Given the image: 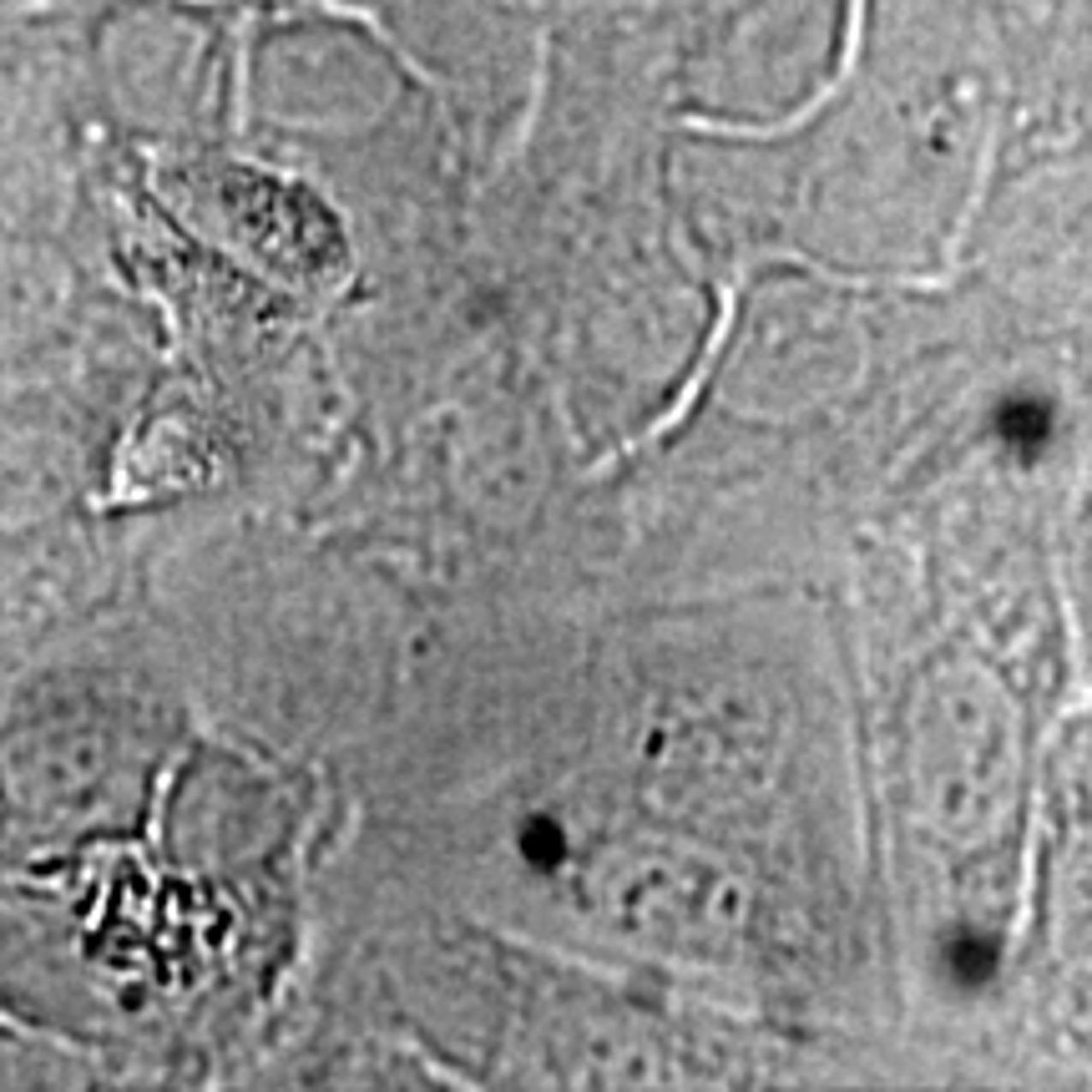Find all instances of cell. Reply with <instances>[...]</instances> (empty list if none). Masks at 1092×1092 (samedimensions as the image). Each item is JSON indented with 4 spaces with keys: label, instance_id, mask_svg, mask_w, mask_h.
Returning <instances> with one entry per match:
<instances>
[{
    "label": "cell",
    "instance_id": "6da1fadb",
    "mask_svg": "<svg viewBox=\"0 0 1092 1092\" xmlns=\"http://www.w3.org/2000/svg\"><path fill=\"white\" fill-rule=\"evenodd\" d=\"M996 436L1006 445H1017L1022 455H1037L1047 436H1052V405L1037 395H1012L996 405Z\"/></svg>",
    "mask_w": 1092,
    "mask_h": 1092
},
{
    "label": "cell",
    "instance_id": "7a4b0ae2",
    "mask_svg": "<svg viewBox=\"0 0 1092 1092\" xmlns=\"http://www.w3.org/2000/svg\"><path fill=\"white\" fill-rule=\"evenodd\" d=\"M946 966H951V976L961 986H982L996 976V941L991 935H956L951 946H946Z\"/></svg>",
    "mask_w": 1092,
    "mask_h": 1092
},
{
    "label": "cell",
    "instance_id": "3957f363",
    "mask_svg": "<svg viewBox=\"0 0 1092 1092\" xmlns=\"http://www.w3.org/2000/svg\"><path fill=\"white\" fill-rule=\"evenodd\" d=\"M521 855L537 865V870H556L561 865V855H567V834H561V824L556 819H526V829H521Z\"/></svg>",
    "mask_w": 1092,
    "mask_h": 1092
}]
</instances>
